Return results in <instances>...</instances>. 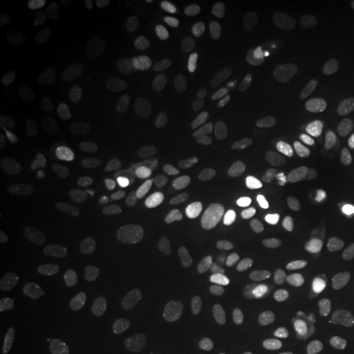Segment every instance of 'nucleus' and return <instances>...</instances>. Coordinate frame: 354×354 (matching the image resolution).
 Wrapping results in <instances>:
<instances>
[{
  "label": "nucleus",
  "instance_id": "a19ab883",
  "mask_svg": "<svg viewBox=\"0 0 354 354\" xmlns=\"http://www.w3.org/2000/svg\"><path fill=\"white\" fill-rule=\"evenodd\" d=\"M327 342L337 351H354V337L344 329L332 328L327 332Z\"/></svg>",
  "mask_w": 354,
  "mask_h": 354
},
{
  "label": "nucleus",
  "instance_id": "a878e982",
  "mask_svg": "<svg viewBox=\"0 0 354 354\" xmlns=\"http://www.w3.org/2000/svg\"><path fill=\"white\" fill-rule=\"evenodd\" d=\"M269 93L279 102H288L294 99L301 86L297 79H294L290 74L288 73H279L277 75L273 76L272 80L269 82Z\"/></svg>",
  "mask_w": 354,
  "mask_h": 354
},
{
  "label": "nucleus",
  "instance_id": "864d4df0",
  "mask_svg": "<svg viewBox=\"0 0 354 354\" xmlns=\"http://www.w3.org/2000/svg\"><path fill=\"white\" fill-rule=\"evenodd\" d=\"M165 354H178V353H165Z\"/></svg>",
  "mask_w": 354,
  "mask_h": 354
},
{
  "label": "nucleus",
  "instance_id": "58836bf2",
  "mask_svg": "<svg viewBox=\"0 0 354 354\" xmlns=\"http://www.w3.org/2000/svg\"><path fill=\"white\" fill-rule=\"evenodd\" d=\"M82 212L84 218L95 225H102L106 221V210L102 203V197L99 196H89L82 206Z\"/></svg>",
  "mask_w": 354,
  "mask_h": 354
},
{
  "label": "nucleus",
  "instance_id": "473e14b6",
  "mask_svg": "<svg viewBox=\"0 0 354 354\" xmlns=\"http://www.w3.org/2000/svg\"><path fill=\"white\" fill-rule=\"evenodd\" d=\"M336 244V232L330 225H323L317 228L313 241L310 243L311 253L315 256H326L328 254Z\"/></svg>",
  "mask_w": 354,
  "mask_h": 354
},
{
  "label": "nucleus",
  "instance_id": "423d86ee",
  "mask_svg": "<svg viewBox=\"0 0 354 354\" xmlns=\"http://www.w3.org/2000/svg\"><path fill=\"white\" fill-rule=\"evenodd\" d=\"M215 177L227 184H241L256 175L254 167L248 160L236 155H221L212 163Z\"/></svg>",
  "mask_w": 354,
  "mask_h": 354
},
{
  "label": "nucleus",
  "instance_id": "4468645a",
  "mask_svg": "<svg viewBox=\"0 0 354 354\" xmlns=\"http://www.w3.org/2000/svg\"><path fill=\"white\" fill-rule=\"evenodd\" d=\"M84 251L89 261L100 268H111L117 261L113 244L99 232H91L86 236Z\"/></svg>",
  "mask_w": 354,
  "mask_h": 354
},
{
  "label": "nucleus",
  "instance_id": "0eeeda50",
  "mask_svg": "<svg viewBox=\"0 0 354 354\" xmlns=\"http://www.w3.org/2000/svg\"><path fill=\"white\" fill-rule=\"evenodd\" d=\"M111 308L114 317L125 322L143 323L150 317V310L146 302L129 291L117 292L112 298Z\"/></svg>",
  "mask_w": 354,
  "mask_h": 354
},
{
  "label": "nucleus",
  "instance_id": "39448f33",
  "mask_svg": "<svg viewBox=\"0 0 354 354\" xmlns=\"http://www.w3.org/2000/svg\"><path fill=\"white\" fill-rule=\"evenodd\" d=\"M266 134L272 142L295 140L304 131L302 118L291 111H282L279 113H272L261 118Z\"/></svg>",
  "mask_w": 354,
  "mask_h": 354
},
{
  "label": "nucleus",
  "instance_id": "09e8293b",
  "mask_svg": "<svg viewBox=\"0 0 354 354\" xmlns=\"http://www.w3.org/2000/svg\"><path fill=\"white\" fill-rule=\"evenodd\" d=\"M147 4V1H134V0H122L121 6L124 10H127V12H137L140 11L142 7H145Z\"/></svg>",
  "mask_w": 354,
  "mask_h": 354
},
{
  "label": "nucleus",
  "instance_id": "aec40b11",
  "mask_svg": "<svg viewBox=\"0 0 354 354\" xmlns=\"http://www.w3.org/2000/svg\"><path fill=\"white\" fill-rule=\"evenodd\" d=\"M165 177L158 171H149L142 177L140 184V197L147 206H155L162 201L165 196Z\"/></svg>",
  "mask_w": 354,
  "mask_h": 354
},
{
  "label": "nucleus",
  "instance_id": "f8f14e48",
  "mask_svg": "<svg viewBox=\"0 0 354 354\" xmlns=\"http://www.w3.org/2000/svg\"><path fill=\"white\" fill-rule=\"evenodd\" d=\"M37 187L44 198L53 206L64 207L71 201V189L64 177L44 172L37 178Z\"/></svg>",
  "mask_w": 354,
  "mask_h": 354
},
{
  "label": "nucleus",
  "instance_id": "20e7f679",
  "mask_svg": "<svg viewBox=\"0 0 354 354\" xmlns=\"http://www.w3.org/2000/svg\"><path fill=\"white\" fill-rule=\"evenodd\" d=\"M1 333L17 349H33L42 342L41 330L24 315L4 317L1 322Z\"/></svg>",
  "mask_w": 354,
  "mask_h": 354
},
{
  "label": "nucleus",
  "instance_id": "412c9836",
  "mask_svg": "<svg viewBox=\"0 0 354 354\" xmlns=\"http://www.w3.org/2000/svg\"><path fill=\"white\" fill-rule=\"evenodd\" d=\"M114 223L117 231L127 241H137L143 234L138 215L131 206H121L115 213Z\"/></svg>",
  "mask_w": 354,
  "mask_h": 354
},
{
  "label": "nucleus",
  "instance_id": "f3484780",
  "mask_svg": "<svg viewBox=\"0 0 354 354\" xmlns=\"http://www.w3.org/2000/svg\"><path fill=\"white\" fill-rule=\"evenodd\" d=\"M102 59L100 55H88L76 64L70 75L76 88H87L92 86L102 74Z\"/></svg>",
  "mask_w": 354,
  "mask_h": 354
},
{
  "label": "nucleus",
  "instance_id": "5fc2aeb1",
  "mask_svg": "<svg viewBox=\"0 0 354 354\" xmlns=\"http://www.w3.org/2000/svg\"><path fill=\"white\" fill-rule=\"evenodd\" d=\"M241 354H244V353H241Z\"/></svg>",
  "mask_w": 354,
  "mask_h": 354
},
{
  "label": "nucleus",
  "instance_id": "bb28decb",
  "mask_svg": "<svg viewBox=\"0 0 354 354\" xmlns=\"http://www.w3.org/2000/svg\"><path fill=\"white\" fill-rule=\"evenodd\" d=\"M159 297L174 306H190L197 299L196 291L183 283H165L159 289Z\"/></svg>",
  "mask_w": 354,
  "mask_h": 354
},
{
  "label": "nucleus",
  "instance_id": "7c9ffc66",
  "mask_svg": "<svg viewBox=\"0 0 354 354\" xmlns=\"http://www.w3.org/2000/svg\"><path fill=\"white\" fill-rule=\"evenodd\" d=\"M244 329L236 317H228L222 319L210 333L209 339L214 344L238 342L243 336Z\"/></svg>",
  "mask_w": 354,
  "mask_h": 354
},
{
  "label": "nucleus",
  "instance_id": "79ce46f5",
  "mask_svg": "<svg viewBox=\"0 0 354 354\" xmlns=\"http://www.w3.org/2000/svg\"><path fill=\"white\" fill-rule=\"evenodd\" d=\"M7 260L10 261V264L12 266L13 274L16 276V279L19 281V283L24 288H32L36 285L37 277L35 274L33 270H30L28 266H24L20 261H16L12 257H7Z\"/></svg>",
  "mask_w": 354,
  "mask_h": 354
},
{
  "label": "nucleus",
  "instance_id": "b1692460",
  "mask_svg": "<svg viewBox=\"0 0 354 354\" xmlns=\"http://www.w3.org/2000/svg\"><path fill=\"white\" fill-rule=\"evenodd\" d=\"M53 264L57 273L66 276L75 268V254L71 241L59 238L53 244Z\"/></svg>",
  "mask_w": 354,
  "mask_h": 354
},
{
  "label": "nucleus",
  "instance_id": "9d476101",
  "mask_svg": "<svg viewBox=\"0 0 354 354\" xmlns=\"http://www.w3.org/2000/svg\"><path fill=\"white\" fill-rule=\"evenodd\" d=\"M140 260L142 264L152 269L171 270L180 266L181 254L172 245L165 243H151L140 250Z\"/></svg>",
  "mask_w": 354,
  "mask_h": 354
},
{
  "label": "nucleus",
  "instance_id": "ea45409f",
  "mask_svg": "<svg viewBox=\"0 0 354 354\" xmlns=\"http://www.w3.org/2000/svg\"><path fill=\"white\" fill-rule=\"evenodd\" d=\"M272 354L269 342L261 337L235 342L228 348V354Z\"/></svg>",
  "mask_w": 354,
  "mask_h": 354
},
{
  "label": "nucleus",
  "instance_id": "603ef678",
  "mask_svg": "<svg viewBox=\"0 0 354 354\" xmlns=\"http://www.w3.org/2000/svg\"><path fill=\"white\" fill-rule=\"evenodd\" d=\"M311 354H333L330 353L329 351H324V349H322V351H315V352H313Z\"/></svg>",
  "mask_w": 354,
  "mask_h": 354
},
{
  "label": "nucleus",
  "instance_id": "a211bd4d",
  "mask_svg": "<svg viewBox=\"0 0 354 354\" xmlns=\"http://www.w3.org/2000/svg\"><path fill=\"white\" fill-rule=\"evenodd\" d=\"M260 206V194L256 190H247L234 203L231 219L236 226H248L257 214Z\"/></svg>",
  "mask_w": 354,
  "mask_h": 354
},
{
  "label": "nucleus",
  "instance_id": "1a4fd4ad",
  "mask_svg": "<svg viewBox=\"0 0 354 354\" xmlns=\"http://www.w3.org/2000/svg\"><path fill=\"white\" fill-rule=\"evenodd\" d=\"M232 136L247 150H259L266 143H272L266 134L264 124L260 120L251 117L239 118L232 127Z\"/></svg>",
  "mask_w": 354,
  "mask_h": 354
},
{
  "label": "nucleus",
  "instance_id": "c9c22d12",
  "mask_svg": "<svg viewBox=\"0 0 354 354\" xmlns=\"http://www.w3.org/2000/svg\"><path fill=\"white\" fill-rule=\"evenodd\" d=\"M272 353L274 354H298L304 349V342L297 335L283 332L276 335L270 342Z\"/></svg>",
  "mask_w": 354,
  "mask_h": 354
},
{
  "label": "nucleus",
  "instance_id": "49530a36",
  "mask_svg": "<svg viewBox=\"0 0 354 354\" xmlns=\"http://www.w3.org/2000/svg\"><path fill=\"white\" fill-rule=\"evenodd\" d=\"M12 286V276L8 269L0 268V298L4 299Z\"/></svg>",
  "mask_w": 354,
  "mask_h": 354
},
{
  "label": "nucleus",
  "instance_id": "a18cd8bd",
  "mask_svg": "<svg viewBox=\"0 0 354 354\" xmlns=\"http://www.w3.org/2000/svg\"><path fill=\"white\" fill-rule=\"evenodd\" d=\"M219 0H193L190 7L196 16H209L215 12L219 7Z\"/></svg>",
  "mask_w": 354,
  "mask_h": 354
},
{
  "label": "nucleus",
  "instance_id": "393cba45",
  "mask_svg": "<svg viewBox=\"0 0 354 354\" xmlns=\"http://www.w3.org/2000/svg\"><path fill=\"white\" fill-rule=\"evenodd\" d=\"M104 339L108 342V345L118 353L134 354L140 351L138 337L117 327L106 329L104 333Z\"/></svg>",
  "mask_w": 354,
  "mask_h": 354
},
{
  "label": "nucleus",
  "instance_id": "de8ad7c7",
  "mask_svg": "<svg viewBox=\"0 0 354 354\" xmlns=\"http://www.w3.org/2000/svg\"><path fill=\"white\" fill-rule=\"evenodd\" d=\"M168 8L176 20H181L185 16V1L184 0H169Z\"/></svg>",
  "mask_w": 354,
  "mask_h": 354
},
{
  "label": "nucleus",
  "instance_id": "ddd939ff",
  "mask_svg": "<svg viewBox=\"0 0 354 354\" xmlns=\"http://www.w3.org/2000/svg\"><path fill=\"white\" fill-rule=\"evenodd\" d=\"M314 307L313 295L306 290H294L281 295L276 308L279 315L285 319H301Z\"/></svg>",
  "mask_w": 354,
  "mask_h": 354
},
{
  "label": "nucleus",
  "instance_id": "cd10ccee",
  "mask_svg": "<svg viewBox=\"0 0 354 354\" xmlns=\"http://www.w3.org/2000/svg\"><path fill=\"white\" fill-rule=\"evenodd\" d=\"M0 251L6 257H12V254L24 256L30 251V241L21 232L3 230L0 232Z\"/></svg>",
  "mask_w": 354,
  "mask_h": 354
},
{
  "label": "nucleus",
  "instance_id": "72a5a7b5",
  "mask_svg": "<svg viewBox=\"0 0 354 354\" xmlns=\"http://www.w3.org/2000/svg\"><path fill=\"white\" fill-rule=\"evenodd\" d=\"M32 156V149L26 142H19L13 145L12 147L4 155V167L11 171L16 172L20 171L23 167H26Z\"/></svg>",
  "mask_w": 354,
  "mask_h": 354
},
{
  "label": "nucleus",
  "instance_id": "37998d69",
  "mask_svg": "<svg viewBox=\"0 0 354 354\" xmlns=\"http://www.w3.org/2000/svg\"><path fill=\"white\" fill-rule=\"evenodd\" d=\"M21 42V33L13 26H4L0 32V51L11 50L17 48Z\"/></svg>",
  "mask_w": 354,
  "mask_h": 354
},
{
  "label": "nucleus",
  "instance_id": "f257e3e1",
  "mask_svg": "<svg viewBox=\"0 0 354 354\" xmlns=\"http://www.w3.org/2000/svg\"><path fill=\"white\" fill-rule=\"evenodd\" d=\"M212 89L206 79L197 73H192L180 79L172 91V108L175 113L188 118L200 111L209 102Z\"/></svg>",
  "mask_w": 354,
  "mask_h": 354
},
{
  "label": "nucleus",
  "instance_id": "4c0bfd02",
  "mask_svg": "<svg viewBox=\"0 0 354 354\" xmlns=\"http://www.w3.org/2000/svg\"><path fill=\"white\" fill-rule=\"evenodd\" d=\"M322 13L327 20L333 23V24H336V26L348 28V26L353 24L354 20L352 13L349 12L345 7L337 4V3L326 1L322 6Z\"/></svg>",
  "mask_w": 354,
  "mask_h": 354
},
{
  "label": "nucleus",
  "instance_id": "6e6552de",
  "mask_svg": "<svg viewBox=\"0 0 354 354\" xmlns=\"http://www.w3.org/2000/svg\"><path fill=\"white\" fill-rule=\"evenodd\" d=\"M112 155V143L104 137H96L76 152L75 162L84 171H99L109 162Z\"/></svg>",
  "mask_w": 354,
  "mask_h": 354
},
{
  "label": "nucleus",
  "instance_id": "c03bdc74",
  "mask_svg": "<svg viewBox=\"0 0 354 354\" xmlns=\"http://www.w3.org/2000/svg\"><path fill=\"white\" fill-rule=\"evenodd\" d=\"M328 42L332 48H335L342 54H346V55L354 54V38L348 35L332 33L328 36Z\"/></svg>",
  "mask_w": 354,
  "mask_h": 354
},
{
  "label": "nucleus",
  "instance_id": "e433bc0d",
  "mask_svg": "<svg viewBox=\"0 0 354 354\" xmlns=\"http://www.w3.org/2000/svg\"><path fill=\"white\" fill-rule=\"evenodd\" d=\"M91 6V0H59L55 4V12L62 20L79 19L88 12Z\"/></svg>",
  "mask_w": 354,
  "mask_h": 354
},
{
  "label": "nucleus",
  "instance_id": "5701e85b",
  "mask_svg": "<svg viewBox=\"0 0 354 354\" xmlns=\"http://www.w3.org/2000/svg\"><path fill=\"white\" fill-rule=\"evenodd\" d=\"M203 323L200 317L190 315H177L167 317L163 322V330L171 337H187L203 329Z\"/></svg>",
  "mask_w": 354,
  "mask_h": 354
},
{
  "label": "nucleus",
  "instance_id": "2eb2a0df",
  "mask_svg": "<svg viewBox=\"0 0 354 354\" xmlns=\"http://www.w3.org/2000/svg\"><path fill=\"white\" fill-rule=\"evenodd\" d=\"M333 168V152L320 147L310 153L304 163V176L313 184H322L328 178Z\"/></svg>",
  "mask_w": 354,
  "mask_h": 354
},
{
  "label": "nucleus",
  "instance_id": "4be33fe9",
  "mask_svg": "<svg viewBox=\"0 0 354 354\" xmlns=\"http://www.w3.org/2000/svg\"><path fill=\"white\" fill-rule=\"evenodd\" d=\"M92 26L100 37L113 38L118 32L120 13L112 4H104L95 13Z\"/></svg>",
  "mask_w": 354,
  "mask_h": 354
},
{
  "label": "nucleus",
  "instance_id": "8fccbe9b",
  "mask_svg": "<svg viewBox=\"0 0 354 354\" xmlns=\"http://www.w3.org/2000/svg\"><path fill=\"white\" fill-rule=\"evenodd\" d=\"M348 167H349V174H351V177L353 178L354 181V150L352 151V153L349 155V163H348Z\"/></svg>",
  "mask_w": 354,
  "mask_h": 354
},
{
  "label": "nucleus",
  "instance_id": "6ab92c4d",
  "mask_svg": "<svg viewBox=\"0 0 354 354\" xmlns=\"http://www.w3.org/2000/svg\"><path fill=\"white\" fill-rule=\"evenodd\" d=\"M93 329V322L88 310L84 307H76L70 320L61 330V336L66 342H73L89 335Z\"/></svg>",
  "mask_w": 354,
  "mask_h": 354
},
{
  "label": "nucleus",
  "instance_id": "7ed1b4c3",
  "mask_svg": "<svg viewBox=\"0 0 354 354\" xmlns=\"http://www.w3.org/2000/svg\"><path fill=\"white\" fill-rule=\"evenodd\" d=\"M165 142L167 134L163 129H146L127 142L124 147V158L129 163L146 162L165 149Z\"/></svg>",
  "mask_w": 354,
  "mask_h": 354
},
{
  "label": "nucleus",
  "instance_id": "f704fd0d",
  "mask_svg": "<svg viewBox=\"0 0 354 354\" xmlns=\"http://www.w3.org/2000/svg\"><path fill=\"white\" fill-rule=\"evenodd\" d=\"M311 66H313L314 71L317 73V75L323 80H332L339 73V68H337V64L335 62V59L326 50L317 49V50L313 51Z\"/></svg>",
  "mask_w": 354,
  "mask_h": 354
},
{
  "label": "nucleus",
  "instance_id": "f03ea898",
  "mask_svg": "<svg viewBox=\"0 0 354 354\" xmlns=\"http://www.w3.org/2000/svg\"><path fill=\"white\" fill-rule=\"evenodd\" d=\"M269 222L279 235H295L302 226V210L290 197L279 194L269 203Z\"/></svg>",
  "mask_w": 354,
  "mask_h": 354
},
{
  "label": "nucleus",
  "instance_id": "2f4dec72",
  "mask_svg": "<svg viewBox=\"0 0 354 354\" xmlns=\"http://www.w3.org/2000/svg\"><path fill=\"white\" fill-rule=\"evenodd\" d=\"M93 26H89L86 21L77 20L70 26V37L67 42L68 53H77L88 46L93 37Z\"/></svg>",
  "mask_w": 354,
  "mask_h": 354
},
{
  "label": "nucleus",
  "instance_id": "c85d7f7f",
  "mask_svg": "<svg viewBox=\"0 0 354 354\" xmlns=\"http://www.w3.org/2000/svg\"><path fill=\"white\" fill-rule=\"evenodd\" d=\"M344 129L342 120L337 117H329L324 121L311 125L306 133V140L311 143H320L335 138Z\"/></svg>",
  "mask_w": 354,
  "mask_h": 354
},
{
  "label": "nucleus",
  "instance_id": "3c124183",
  "mask_svg": "<svg viewBox=\"0 0 354 354\" xmlns=\"http://www.w3.org/2000/svg\"><path fill=\"white\" fill-rule=\"evenodd\" d=\"M291 3L295 6H302V4H306V0H292Z\"/></svg>",
  "mask_w": 354,
  "mask_h": 354
},
{
  "label": "nucleus",
  "instance_id": "9b49d317",
  "mask_svg": "<svg viewBox=\"0 0 354 354\" xmlns=\"http://www.w3.org/2000/svg\"><path fill=\"white\" fill-rule=\"evenodd\" d=\"M13 80L26 91L42 88L50 84L51 73L44 64L37 62H20L13 68Z\"/></svg>",
  "mask_w": 354,
  "mask_h": 354
},
{
  "label": "nucleus",
  "instance_id": "dca6fc26",
  "mask_svg": "<svg viewBox=\"0 0 354 354\" xmlns=\"http://www.w3.org/2000/svg\"><path fill=\"white\" fill-rule=\"evenodd\" d=\"M283 332H289L292 335H297L298 337H301L304 342L311 340L317 332V319L314 317H301V319H294L288 322L286 324L277 326V327H272V328H266L263 330V333L260 335V337L266 342H270V340Z\"/></svg>",
  "mask_w": 354,
  "mask_h": 354
},
{
  "label": "nucleus",
  "instance_id": "c756f323",
  "mask_svg": "<svg viewBox=\"0 0 354 354\" xmlns=\"http://www.w3.org/2000/svg\"><path fill=\"white\" fill-rule=\"evenodd\" d=\"M277 50L279 42L273 33L263 32L253 41V59L259 64H270L274 59Z\"/></svg>",
  "mask_w": 354,
  "mask_h": 354
}]
</instances>
